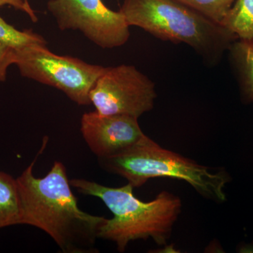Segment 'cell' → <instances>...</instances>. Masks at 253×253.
<instances>
[{
  "label": "cell",
  "mask_w": 253,
  "mask_h": 253,
  "mask_svg": "<svg viewBox=\"0 0 253 253\" xmlns=\"http://www.w3.org/2000/svg\"><path fill=\"white\" fill-rule=\"evenodd\" d=\"M219 23L236 0H177Z\"/></svg>",
  "instance_id": "4fadbf2b"
},
{
  "label": "cell",
  "mask_w": 253,
  "mask_h": 253,
  "mask_svg": "<svg viewBox=\"0 0 253 253\" xmlns=\"http://www.w3.org/2000/svg\"><path fill=\"white\" fill-rule=\"evenodd\" d=\"M21 208L16 179L0 171V229L20 224Z\"/></svg>",
  "instance_id": "30bf717a"
},
{
  "label": "cell",
  "mask_w": 253,
  "mask_h": 253,
  "mask_svg": "<svg viewBox=\"0 0 253 253\" xmlns=\"http://www.w3.org/2000/svg\"><path fill=\"white\" fill-rule=\"evenodd\" d=\"M239 80L241 97L253 102V41L238 39L229 49Z\"/></svg>",
  "instance_id": "9c48e42d"
},
{
  "label": "cell",
  "mask_w": 253,
  "mask_h": 253,
  "mask_svg": "<svg viewBox=\"0 0 253 253\" xmlns=\"http://www.w3.org/2000/svg\"><path fill=\"white\" fill-rule=\"evenodd\" d=\"M120 11L129 27L142 28L162 41L185 43L208 63H217L239 39L177 0H124Z\"/></svg>",
  "instance_id": "3957f363"
},
{
  "label": "cell",
  "mask_w": 253,
  "mask_h": 253,
  "mask_svg": "<svg viewBox=\"0 0 253 253\" xmlns=\"http://www.w3.org/2000/svg\"><path fill=\"white\" fill-rule=\"evenodd\" d=\"M70 184L81 194L101 200L109 208L113 217L106 219L101 226L99 239L113 241L121 253L136 240L151 239L156 244L165 246L181 212V199L168 191H163L156 199L144 202L134 196V187L129 183L113 188L73 179Z\"/></svg>",
  "instance_id": "7a4b0ae2"
},
{
  "label": "cell",
  "mask_w": 253,
  "mask_h": 253,
  "mask_svg": "<svg viewBox=\"0 0 253 253\" xmlns=\"http://www.w3.org/2000/svg\"><path fill=\"white\" fill-rule=\"evenodd\" d=\"M14 65L23 77L56 88L81 106L91 104V90L107 68L54 54L42 44L15 49Z\"/></svg>",
  "instance_id": "5b68a950"
},
{
  "label": "cell",
  "mask_w": 253,
  "mask_h": 253,
  "mask_svg": "<svg viewBox=\"0 0 253 253\" xmlns=\"http://www.w3.org/2000/svg\"><path fill=\"white\" fill-rule=\"evenodd\" d=\"M100 167L125 178L139 188L154 178H171L186 181L198 194L214 202H224L225 185L230 176L224 169L197 163L161 147L146 134L121 154L98 158Z\"/></svg>",
  "instance_id": "277c9868"
},
{
  "label": "cell",
  "mask_w": 253,
  "mask_h": 253,
  "mask_svg": "<svg viewBox=\"0 0 253 253\" xmlns=\"http://www.w3.org/2000/svg\"><path fill=\"white\" fill-rule=\"evenodd\" d=\"M0 43L18 49L31 44H46V41L42 36L31 29L20 31L0 16Z\"/></svg>",
  "instance_id": "7c38bea8"
},
{
  "label": "cell",
  "mask_w": 253,
  "mask_h": 253,
  "mask_svg": "<svg viewBox=\"0 0 253 253\" xmlns=\"http://www.w3.org/2000/svg\"><path fill=\"white\" fill-rule=\"evenodd\" d=\"M47 9L61 31H78L99 47L124 45L129 26L121 11L110 9L102 0H49Z\"/></svg>",
  "instance_id": "8992f818"
},
{
  "label": "cell",
  "mask_w": 253,
  "mask_h": 253,
  "mask_svg": "<svg viewBox=\"0 0 253 253\" xmlns=\"http://www.w3.org/2000/svg\"><path fill=\"white\" fill-rule=\"evenodd\" d=\"M220 24L239 39L253 41V0H236Z\"/></svg>",
  "instance_id": "8fae6325"
},
{
  "label": "cell",
  "mask_w": 253,
  "mask_h": 253,
  "mask_svg": "<svg viewBox=\"0 0 253 253\" xmlns=\"http://www.w3.org/2000/svg\"><path fill=\"white\" fill-rule=\"evenodd\" d=\"M5 5H9L14 9L23 11L29 16L33 22L36 23L38 21V16L34 10L32 9L28 0H0V7Z\"/></svg>",
  "instance_id": "9a60e30c"
},
{
  "label": "cell",
  "mask_w": 253,
  "mask_h": 253,
  "mask_svg": "<svg viewBox=\"0 0 253 253\" xmlns=\"http://www.w3.org/2000/svg\"><path fill=\"white\" fill-rule=\"evenodd\" d=\"M91 104L104 115H126L139 118L154 109L155 84L134 66L106 68L90 92Z\"/></svg>",
  "instance_id": "52a82bcc"
},
{
  "label": "cell",
  "mask_w": 253,
  "mask_h": 253,
  "mask_svg": "<svg viewBox=\"0 0 253 253\" xmlns=\"http://www.w3.org/2000/svg\"><path fill=\"white\" fill-rule=\"evenodd\" d=\"M38 155L16 178L21 208L20 224L44 231L62 253H99L96 241L107 219L80 209L62 163L55 161L45 176L36 177L33 168Z\"/></svg>",
  "instance_id": "6da1fadb"
},
{
  "label": "cell",
  "mask_w": 253,
  "mask_h": 253,
  "mask_svg": "<svg viewBox=\"0 0 253 253\" xmlns=\"http://www.w3.org/2000/svg\"><path fill=\"white\" fill-rule=\"evenodd\" d=\"M14 62L15 49L0 43V82L6 81L8 68Z\"/></svg>",
  "instance_id": "5bb4252c"
},
{
  "label": "cell",
  "mask_w": 253,
  "mask_h": 253,
  "mask_svg": "<svg viewBox=\"0 0 253 253\" xmlns=\"http://www.w3.org/2000/svg\"><path fill=\"white\" fill-rule=\"evenodd\" d=\"M81 131L86 144L98 158L121 154L145 135L138 118L101 114L96 111L83 115Z\"/></svg>",
  "instance_id": "ba28073f"
}]
</instances>
